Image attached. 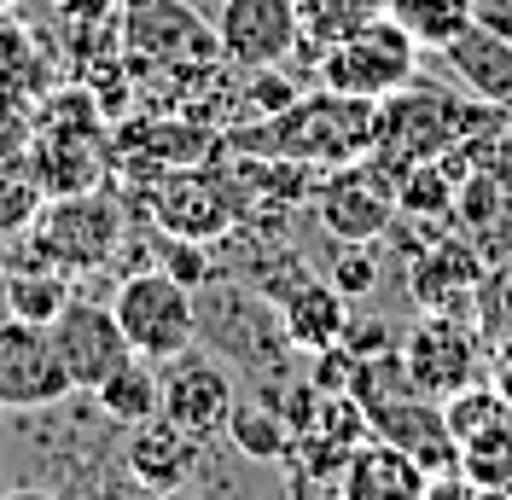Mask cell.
Masks as SVG:
<instances>
[{
    "mask_svg": "<svg viewBox=\"0 0 512 500\" xmlns=\"http://www.w3.org/2000/svg\"><path fill=\"white\" fill-rule=\"evenodd\" d=\"M117 53L134 70H181V64H216V24L198 18L187 0H128L117 18Z\"/></svg>",
    "mask_w": 512,
    "mask_h": 500,
    "instance_id": "cell-7",
    "label": "cell"
},
{
    "mask_svg": "<svg viewBox=\"0 0 512 500\" xmlns=\"http://www.w3.org/2000/svg\"><path fill=\"white\" fill-rule=\"evenodd\" d=\"M0 500H64V495H53V489H41V483H18V489H6Z\"/></svg>",
    "mask_w": 512,
    "mask_h": 500,
    "instance_id": "cell-31",
    "label": "cell"
},
{
    "mask_svg": "<svg viewBox=\"0 0 512 500\" xmlns=\"http://www.w3.org/2000/svg\"><path fill=\"white\" fill-rule=\"evenodd\" d=\"M158 378H163V419H175L192 437H216L233 402H239L216 349H181V355L158 361Z\"/></svg>",
    "mask_w": 512,
    "mask_h": 500,
    "instance_id": "cell-13",
    "label": "cell"
},
{
    "mask_svg": "<svg viewBox=\"0 0 512 500\" xmlns=\"http://www.w3.org/2000/svg\"><path fill=\"white\" fill-rule=\"evenodd\" d=\"M454 471L472 489H483V495H512V419H501V425H489V431L460 442Z\"/></svg>",
    "mask_w": 512,
    "mask_h": 500,
    "instance_id": "cell-22",
    "label": "cell"
},
{
    "mask_svg": "<svg viewBox=\"0 0 512 500\" xmlns=\"http://www.w3.org/2000/svg\"><path fill=\"white\" fill-rule=\"evenodd\" d=\"M0 6H24V0H0Z\"/></svg>",
    "mask_w": 512,
    "mask_h": 500,
    "instance_id": "cell-34",
    "label": "cell"
},
{
    "mask_svg": "<svg viewBox=\"0 0 512 500\" xmlns=\"http://www.w3.org/2000/svg\"><path fill=\"white\" fill-rule=\"evenodd\" d=\"M478 285H483V262L466 239H437L408 262V291L425 314H472Z\"/></svg>",
    "mask_w": 512,
    "mask_h": 500,
    "instance_id": "cell-14",
    "label": "cell"
},
{
    "mask_svg": "<svg viewBox=\"0 0 512 500\" xmlns=\"http://www.w3.org/2000/svg\"><path fill=\"white\" fill-rule=\"evenodd\" d=\"M94 500H123V495H94Z\"/></svg>",
    "mask_w": 512,
    "mask_h": 500,
    "instance_id": "cell-33",
    "label": "cell"
},
{
    "mask_svg": "<svg viewBox=\"0 0 512 500\" xmlns=\"http://www.w3.org/2000/svg\"><path fill=\"white\" fill-rule=\"evenodd\" d=\"M483 12V0H390V18L419 41V53H443Z\"/></svg>",
    "mask_w": 512,
    "mask_h": 500,
    "instance_id": "cell-21",
    "label": "cell"
},
{
    "mask_svg": "<svg viewBox=\"0 0 512 500\" xmlns=\"http://www.w3.org/2000/svg\"><path fill=\"white\" fill-rule=\"evenodd\" d=\"M472 320H478V332L489 338V344L512 338V256H507V262H495V268H483Z\"/></svg>",
    "mask_w": 512,
    "mask_h": 500,
    "instance_id": "cell-26",
    "label": "cell"
},
{
    "mask_svg": "<svg viewBox=\"0 0 512 500\" xmlns=\"http://www.w3.org/2000/svg\"><path fill=\"white\" fill-rule=\"evenodd\" d=\"M320 88H332V94H350V99H390L402 94L408 82H414L419 70V41L390 12L373 18V24H361L350 30L344 41H332V47H320Z\"/></svg>",
    "mask_w": 512,
    "mask_h": 500,
    "instance_id": "cell-3",
    "label": "cell"
},
{
    "mask_svg": "<svg viewBox=\"0 0 512 500\" xmlns=\"http://www.w3.org/2000/svg\"><path fill=\"white\" fill-rule=\"evenodd\" d=\"M163 268H169L175 280H187V285H204V280H210V262H204L198 239H181V233H175V245H163Z\"/></svg>",
    "mask_w": 512,
    "mask_h": 500,
    "instance_id": "cell-29",
    "label": "cell"
},
{
    "mask_svg": "<svg viewBox=\"0 0 512 500\" xmlns=\"http://www.w3.org/2000/svg\"><path fill=\"white\" fill-rule=\"evenodd\" d=\"M128 216L117 210V198L82 187V192H59L41 216H35L30 245L47 268L59 274H99L117 250H123Z\"/></svg>",
    "mask_w": 512,
    "mask_h": 500,
    "instance_id": "cell-4",
    "label": "cell"
},
{
    "mask_svg": "<svg viewBox=\"0 0 512 500\" xmlns=\"http://www.w3.org/2000/svg\"><path fill=\"white\" fill-rule=\"evenodd\" d=\"M274 314H280L286 349H297V355H320V349L344 344V332H350V297L332 280H297Z\"/></svg>",
    "mask_w": 512,
    "mask_h": 500,
    "instance_id": "cell-18",
    "label": "cell"
},
{
    "mask_svg": "<svg viewBox=\"0 0 512 500\" xmlns=\"http://www.w3.org/2000/svg\"><path fill=\"white\" fill-rule=\"evenodd\" d=\"M198 442L192 431H181L175 419H146V425H128V442H123V471L140 483V489H181L192 471H198Z\"/></svg>",
    "mask_w": 512,
    "mask_h": 500,
    "instance_id": "cell-15",
    "label": "cell"
},
{
    "mask_svg": "<svg viewBox=\"0 0 512 500\" xmlns=\"http://www.w3.org/2000/svg\"><path fill=\"white\" fill-rule=\"evenodd\" d=\"M390 12V0H297V18H303V41L309 47H332V41H344L350 30L361 24H373Z\"/></svg>",
    "mask_w": 512,
    "mask_h": 500,
    "instance_id": "cell-23",
    "label": "cell"
},
{
    "mask_svg": "<svg viewBox=\"0 0 512 500\" xmlns=\"http://www.w3.org/2000/svg\"><path fill=\"white\" fill-rule=\"evenodd\" d=\"M70 390H76V384H70L59 349H53V332L12 314V320L0 326V407L30 413V407L64 402Z\"/></svg>",
    "mask_w": 512,
    "mask_h": 500,
    "instance_id": "cell-11",
    "label": "cell"
},
{
    "mask_svg": "<svg viewBox=\"0 0 512 500\" xmlns=\"http://www.w3.org/2000/svg\"><path fill=\"white\" fill-rule=\"evenodd\" d=\"M402 216L396 204V175L361 157V163H344V169H326L315 187V221L338 239V245H373L390 233V221Z\"/></svg>",
    "mask_w": 512,
    "mask_h": 500,
    "instance_id": "cell-8",
    "label": "cell"
},
{
    "mask_svg": "<svg viewBox=\"0 0 512 500\" xmlns=\"http://www.w3.org/2000/svg\"><path fill=\"white\" fill-rule=\"evenodd\" d=\"M117 6L123 0H53V12H59V24L64 30H105L111 18H117Z\"/></svg>",
    "mask_w": 512,
    "mask_h": 500,
    "instance_id": "cell-28",
    "label": "cell"
},
{
    "mask_svg": "<svg viewBox=\"0 0 512 500\" xmlns=\"http://www.w3.org/2000/svg\"><path fill=\"white\" fill-rule=\"evenodd\" d=\"M111 314L123 326L128 349L146 361H169V355L198 344V291L187 280H175L169 268L128 274L111 297Z\"/></svg>",
    "mask_w": 512,
    "mask_h": 500,
    "instance_id": "cell-5",
    "label": "cell"
},
{
    "mask_svg": "<svg viewBox=\"0 0 512 500\" xmlns=\"http://www.w3.org/2000/svg\"><path fill=\"white\" fill-rule=\"evenodd\" d=\"M227 442L251 460H286L291 454V419L280 402H262V396H239L227 413Z\"/></svg>",
    "mask_w": 512,
    "mask_h": 500,
    "instance_id": "cell-20",
    "label": "cell"
},
{
    "mask_svg": "<svg viewBox=\"0 0 512 500\" xmlns=\"http://www.w3.org/2000/svg\"><path fill=\"white\" fill-rule=\"evenodd\" d=\"M483 378H489V384H495V390L512 402V338L489 344V373H483Z\"/></svg>",
    "mask_w": 512,
    "mask_h": 500,
    "instance_id": "cell-30",
    "label": "cell"
},
{
    "mask_svg": "<svg viewBox=\"0 0 512 500\" xmlns=\"http://www.w3.org/2000/svg\"><path fill=\"white\" fill-rule=\"evenodd\" d=\"M431 471L408 448L367 437L338 471V500H425Z\"/></svg>",
    "mask_w": 512,
    "mask_h": 500,
    "instance_id": "cell-17",
    "label": "cell"
},
{
    "mask_svg": "<svg viewBox=\"0 0 512 500\" xmlns=\"http://www.w3.org/2000/svg\"><path fill=\"white\" fill-rule=\"evenodd\" d=\"M443 419H448V437H454V448L466 437H478V431H489V425H501V419H512V402L489 384V378H478V384H466V390H454L443 402Z\"/></svg>",
    "mask_w": 512,
    "mask_h": 500,
    "instance_id": "cell-24",
    "label": "cell"
},
{
    "mask_svg": "<svg viewBox=\"0 0 512 500\" xmlns=\"http://www.w3.org/2000/svg\"><path fill=\"white\" fill-rule=\"evenodd\" d=\"M6 303H12V314H18V320L53 326V314L70 303V274L47 268V262H35L30 280H12V285H6Z\"/></svg>",
    "mask_w": 512,
    "mask_h": 500,
    "instance_id": "cell-25",
    "label": "cell"
},
{
    "mask_svg": "<svg viewBox=\"0 0 512 500\" xmlns=\"http://www.w3.org/2000/svg\"><path fill=\"white\" fill-rule=\"evenodd\" d=\"M472 128V111L454 94L437 88H402V94L379 99V123H373V163H384L396 181L419 169V163H437L448 157Z\"/></svg>",
    "mask_w": 512,
    "mask_h": 500,
    "instance_id": "cell-2",
    "label": "cell"
},
{
    "mask_svg": "<svg viewBox=\"0 0 512 500\" xmlns=\"http://www.w3.org/2000/svg\"><path fill=\"white\" fill-rule=\"evenodd\" d=\"M53 349H59L64 373L76 390H99L105 378L117 373L123 361H134V349H128L123 326H117V314L111 303H88V297H70L59 314H53Z\"/></svg>",
    "mask_w": 512,
    "mask_h": 500,
    "instance_id": "cell-12",
    "label": "cell"
},
{
    "mask_svg": "<svg viewBox=\"0 0 512 500\" xmlns=\"http://www.w3.org/2000/svg\"><path fill=\"white\" fill-rule=\"evenodd\" d=\"M443 64L460 76V88L483 105H512V35L489 18H472L443 47Z\"/></svg>",
    "mask_w": 512,
    "mask_h": 500,
    "instance_id": "cell-16",
    "label": "cell"
},
{
    "mask_svg": "<svg viewBox=\"0 0 512 500\" xmlns=\"http://www.w3.org/2000/svg\"><path fill=\"white\" fill-rule=\"evenodd\" d=\"M158 500H198V495H192L187 483H181V489H163V495H158Z\"/></svg>",
    "mask_w": 512,
    "mask_h": 500,
    "instance_id": "cell-32",
    "label": "cell"
},
{
    "mask_svg": "<svg viewBox=\"0 0 512 500\" xmlns=\"http://www.w3.org/2000/svg\"><path fill=\"white\" fill-rule=\"evenodd\" d=\"M256 128L233 134V152L251 157H280L297 169H344L373 157V123H379V105L373 99H350V94H297L286 111L274 117H251Z\"/></svg>",
    "mask_w": 512,
    "mask_h": 500,
    "instance_id": "cell-1",
    "label": "cell"
},
{
    "mask_svg": "<svg viewBox=\"0 0 512 500\" xmlns=\"http://www.w3.org/2000/svg\"><path fill=\"white\" fill-rule=\"evenodd\" d=\"M94 402H99V413H105V419H117V425H146V419H158V413H163L158 361H146V355L123 361V367L94 390Z\"/></svg>",
    "mask_w": 512,
    "mask_h": 500,
    "instance_id": "cell-19",
    "label": "cell"
},
{
    "mask_svg": "<svg viewBox=\"0 0 512 500\" xmlns=\"http://www.w3.org/2000/svg\"><path fill=\"white\" fill-rule=\"evenodd\" d=\"M332 285H338L344 297H367V291L379 285V256H373V245H344L338 250V262H332Z\"/></svg>",
    "mask_w": 512,
    "mask_h": 500,
    "instance_id": "cell-27",
    "label": "cell"
},
{
    "mask_svg": "<svg viewBox=\"0 0 512 500\" xmlns=\"http://www.w3.org/2000/svg\"><path fill=\"white\" fill-rule=\"evenodd\" d=\"M216 47L233 70H274L291 64L303 41L297 0H222L216 12Z\"/></svg>",
    "mask_w": 512,
    "mask_h": 500,
    "instance_id": "cell-9",
    "label": "cell"
},
{
    "mask_svg": "<svg viewBox=\"0 0 512 500\" xmlns=\"http://www.w3.org/2000/svg\"><path fill=\"white\" fill-rule=\"evenodd\" d=\"M396 355H402V373L414 378V390H425L431 402H448L454 390L489 373V338L478 332L472 314H419L408 338L396 344Z\"/></svg>",
    "mask_w": 512,
    "mask_h": 500,
    "instance_id": "cell-6",
    "label": "cell"
},
{
    "mask_svg": "<svg viewBox=\"0 0 512 500\" xmlns=\"http://www.w3.org/2000/svg\"><path fill=\"white\" fill-rule=\"evenodd\" d=\"M146 204L158 210L163 233H181V239L227 233L239 221V210H245L233 169H169L158 187L146 192Z\"/></svg>",
    "mask_w": 512,
    "mask_h": 500,
    "instance_id": "cell-10",
    "label": "cell"
}]
</instances>
